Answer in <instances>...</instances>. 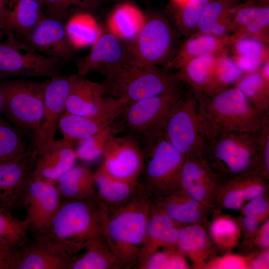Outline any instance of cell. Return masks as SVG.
<instances>
[{"mask_svg": "<svg viewBox=\"0 0 269 269\" xmlns=\"http://www.w3.org/2000/svg\"><path fill=\"white\" fill-rule=\"evenodd\" d=\"M89 200L61 202L48 229L37 239L74 255L97 238L104 236L105 211Z\"/></svg>", "mask_w": 269, "mask_h": 269, "instance_id": "cell-1", "label": "cell"}, {"mask_svg": "<svg viewBox=\"0 0 269 269\" xmlns=\"http://www.w3.org/2000/svg\"><path fill=\"white\" fill-rule=\"evenodd\" d=\"M206 143L220 131L257 134L265 114L232 86L216 93L196 94Z\"/></svg>", "mask_w": 269, "mask_h": 269, "instance_id": "cell-2", "label": "cell"}, {"mask_svg": "<svg viewBox=\"0 0 269 269\" xmlns=\"http://www.w3.org/2000/svg\"><path fill=\"white\" fill-rule=\"evenodd\" d=\"M256 136L254 134L220 131L208 140L203 158L221 183L247 172L260 173Z\"/></svg>", "mask_w": 269, "mask_h": 269, "instance_id": "cell-3", "label": "cell"}, {"mask_svg": "<svg viewBox=\"0 0 269 269\" xmlns=\"http://www.w3.org/2000/svg\"><path fill=\"white\" fill-rule=\"evenodd\" d=\"M46 84L22 79L0 81V109L11 124L31 137L32 144L43 119Z\"/></svg>", "mask_w": 269, "mask_h": 269, "instance_id": "cell-4", "label": "cell"}, {"mask_svg": "<svg viewBox=\"0 0 269 269\" xmlns=\"http://www.w3.org/2000/svg\"><path fill=\"white\" fill-rule=\"evenodd\" d=\"M150 212L146 201L136 199L121 207L110 217L105 213V238L122 263L138 257Z\"/></svg>", "mask_w": 269, "mask_h": 269, "instance_id": "cell-5", "label": "cell"}, {"mask_svg": "<svg viewBox=\"0 0 269 269\" xmlns=\"http://www.w3.org/2000/svg\"><path fill=\"white\" fill-rule=\"evenodd\" d=\"M179 82L176 73L165 68L126 63L102 83L106 93L130 104L163 93Z\"/></svg>", "mask_w": 269, "mask_h": 269, "instance_id": "cell-6", "label": "cell"}, {"mask_svg": "<svg viewBox=\"0 0 269 269\" xmlns=\"http://www.w3.org/2000/svg\"><path fill=\"white\" fill-rule=\"evenodd\" d=\"M182 83L179 82L160 94L128 104L118 118L121 119L120 127L141 141L142 147L147 146L162 135L170 109L183 94Z\"/></svg>", "mask_w": 269, "mask_h": 269, "instance_id": "cell-7", "label": "cell"}, {"mask_svg": "<svg viewBox=\"0 0 269 269\" xmlns=\"http://www.w3.org/2000/svg\"><path fill=\"white\" fill-rule=\"evenodd\" d=\"M161 134L185 157H203L206 145L200 116L197 96L190 89L170 109Z\"/></svg>", "mask_w": 269, "mask_h": 269, "instance_id": "cell-8", "label": "cell"}, {"mask_svg": "<svg viewBox=\"0 0 269 269\" xmlns=\"http://www.w3.org/2000/svg\"><path fill=\"white\" fill-rule=\"evenodd\" d=\"M126 45L127 63L139 66H162L164 68L177 49L174 30L168 20L159 14L146 16L136 36Z\"/></svg>", "mask_w": 269, "mask_h": 269, "instance_id": "cell-9", "label": "cell"}, {"mask_svg": "<svg viewBox=\"0 0 269 269\" xmlns=\"http://www.w3.org/2000/svg\"><path fill=\"white\" fill-rule=\"evenodd\" d=\"M69 76L70 89L65 112L89 118L105 127L113 125L128 103L112 96L105 97L102 83L93 81L77 73Z\"/></svg>", "mask_w": 269, "mask_h": 269, "instance_id": "cell-10", "label": "cell"}, {"mask_svg": "<svg viewBox=\"0 0 269 269\" xmlns=\"http://www.w3.org/2000/svg\"><path fill=\"white\" fill-rule=\"evenodd\" d=\"M146 181L162 196L180 190V176L185 156L160 135L144 148Z\"/></svg>", "mask_w": 269, "mask_h": 269, "instance_id": "cell-11", "label": "cell"}, {"mask_svg": "<svg viewBox=\"0 0 269 269\" xmlns=\"http://www.w3.org/2000/svg\"><path fill=\"white\" fill-rule=\"evenodd\" d=\"M0 41V78L52 77L58 75L61 61L40 54L7 35Z\"/></svg>", "mask_w": 269, "mask_h": 269, "instance_id": "cell-12", "label": "cell"}, {"mask_svg": "<svg viewBox=\"0 0 269 269\" xmlns=\"http://www.w3.org/2000/svg\"><path fill=\"white\" fill-rule=\"evenodd\" d=\"M102 165L111 175L133 186L143 172L145 153L134 135H113L107 142Z\"/></svg>", "mask_w": 269, "mask_h": 269, "instance_id": "cell-13", "label": "cell"}, {"mask_svg": "<svg viewBox=\"0 0 269 269\" xmlns=\"http://www.w3.org/2000/svg\"><path fill=\"white\" fill-rule=\"evenodd\" d=\"M70 85L69 76L57 75L46 81L43 119L39 132L32 143V154L36 158L55 140L60 118L65 112Z\"/></svg>", "mask_w": 269, "mask_h": 269, "instance_id": "cell-14", "label": "cell"}, {"mask_svg": "<svg viewBox=\"0 0 269 269\" xmlns=\"http://www.w3.org/2000/svg\"><path fill=\"white\" fill-rule=\"evenodd\" d=\"M61 202V197L53 183L31 177L23 205L26 210L25 220L37 236L47 230Z\"/></svg>", "mask_w": 269, "mask_h": 269, "instance_id": "cell-15", "label": "cell"}, {"mask_svg": "<svg viewBox=\"0 0 269 269\" xmlns=\"http://www.w3.org/2000/svg\"><path fill=\"white\" fill-rule=\"evenodd\" d=\"M127 45L109 31H103L89 52L77 62V74L98 72L107 78L127 63Z\"/></svg>", "mask_w": 269, "mask_h": 269, "instance_id": "cell-16", "label": "cell"}, {"mask_svg": "<svg viewBox=\"0 0 269 269\" xmlns=\"http://www.w3.org/2000/svg\"><path fill=\"white\" fill-rule=\"evenodd\" d=\"M220 183L203 157H185L180 172V190L208 211L215 208Z\"/></svg>", "mask_w": 269, "mask_h": 269, "instance_id": "cell-17", "label": "cell"}, {"mask_svg": "<svg viewBox=\"0 0 269 269\" xmlns=\"http://www.w3.org/2000/svg\"><path fill=\"white\" fill-rule=\"evenodd\" d=\"M23 42L37 52L61 62L70 59L74 50L64 22L49 16L35 25Z\"/></svg>", "mask_w": 269, "mask_h": 269, "instance_id": "cell-18", "label": "cell"}, {"mask_svg": "<svg viewBox=\"0 0 269 269\" xmlns=\"http://www.w3.org/2000/svg\"><path fill=\"white\" fill-rule=\"evenodd\" d=\"M36 157L32 153L21 159L0 163V208L11 212L23 205Z\"/></svg>", "mask_w": 269, "mask_h": 269, "instance_id": "cell-19", "label": "cell"}, {"mask_svg": "<svg viewBox=\"0 0 269 269\" xmlns=\"http://www.w3.org/2000/svg\"><path fill=\"white\" fill-rule=\"evenodd\" d=\"M267 179L257 171L241 173L220 184L215 208L240 210L252 199L266 194Z\"/></svg>", "mask_w": 269, "mask_h": 269, "instance_id": "cell-20", "label": "cell"}, {"mask_svg": "<svg viewBox=\"0 0 269 269\" xmlns=\"http://www.w3.org/2000/svg\"><path fill=\"white\" fill-rule=\"evenodd\" d=\"M75 144L63 137L55 139L36 157L31 177L53 183L75 164Z\"/></svg>", "mask_w": 269, "mask_h": 269, "instance_id": "cell-21", "label": "cell"}, {"mask_svg": "<svg viewBox=\"0 0 269 269\" xmlns=\"http://www.w3.org/2000/svg\"><path fill=\"white\" fill-rule=\"evenodd\" d=\"M44 17L39 0H8L2 23L6 35L23 42L31 30Z\"/></svg>", "mask_w": 269, "mask_h": 269, "instance_id": "cell-22", "label": "cell"}, {"mask_svg": "<svg viewBox=\"0 0 269 269\" xmlns=\"http://www.w3.org/2000/svg\"><path fill=\"white\" fill-rule=\"evenodd\" d=\"M165 213L158 209L150 212L138 259L140 263L160 248L177 249L179 228Z\"/></svg>", "mask_w": 269, "mask_h": 269, "instance_id": "cell-23", "label": "cell"}, {"mask_svg": "<svg viewBox=\"0 0 269 269\" xmlns=\"http://www.w3.org/2000/svg\"><path fill=\"white\" fill-rule=\"evenodd\" d=\"M233 40L231 34L217 36L210 34L193 33L177 48L165 69L179 70L193 58L207 54H219L228 50Z\"/></svg>", "mask_w": 269, "mask_h": 269, "instance_id": "cell-24", "label": "cell"}, {"mask_svg": "<svg viewBox=\"0 0 269 269\" xmlns=\"http://www.w3.org/2000/svg\"><path fill=\"white\" fill-rule=\"evenodd\" d=\"M268 4L248 2L240 4L232 19V34L249 35L269 43Z\"/></svg>", "mask_w": 269, "mask_h": 269, "instance_id": "cell-25", "label": "cell"}, {"mask_svg": "<svg viewBox=\"0 0 269 269\" xmlns=\"http://www.w3.org/2000/svg\"><path fill=\"white\" fill-rule=\"evenodd\" d=\"M73 259L55 245L37 239L26 246L17 269H67Z\"/></svg>", "mask_w": 269, "mask_h": 269, "instance_id": "cell-26", "label": "cell"}, {"mask_svg": "<svg viewBox=\"0 0 269 269\" xmlns=\"http://www.w3.org/2000/svg\"><path fill=\"white\" fill-rule=\"evenodd\" d=\"M158 208L175 223L202 224L208 210L181 190L161 197Z\"/></svg>", "mask_w": 269, "mask_h": 269, "instance_id": "cell-27", "label": "cell"}, {"mask_svg": "<svg viewBox=\"0 0 269 269\" xmlns=\"http://www.w3.org/2000/svg\"><path fill=\"white\" fill-rule=\"evenodd\" d=\"M53 183L61 198L67 200L91 199L96 189L94 173L81 165L75 164Z\"/></svg>", "mask_w": 269, "mask_h": 269, "instance_id": "cell-28", "label": "cell"}, {"mask_svg": "<svg viewBox=\"0 0 269 269\" xmlns=\"http://www.w3.org/2000/svg\"><path fill=\"white\" fill-rule=\"evenodd\" d=\"M217 55L207 54L190 60L178 70L179 80L196 94H210Z\"/></svg>", "mask_w": 269, "mask_h": 269, "instance_id": "cell-29", "label": "cell"}, {"mask_svg": "<svg viewBox=\"0 0 269 269\" xmlns=\"http://www.w3.org/2000/svg\"><path fill=\"white\" fill-rule=\"evenodd\" d=\"M145 17L134 5L122 3L117 6L109 16L107 24V31L128 44L137 35Z\"/></svg>", "mask_w": 269, "mask_h": 269, "instance_id": "cell-30", "label": "cell"}, {"mask_svg": "<svg viewBox=\"0 0 269 269\" xmlns=\"http://www.w3.org/2000/svg\"><path fill=\"white\" fill-rule=\"evenodd\" d=\"M211 243L202 224H188L179 228L177 249L187 256L196 267H200L211 253Z\"/></svg>", "mask_w": 269, "mask_h": 269, "instance_id": "cell-31", "label": "cell"}, {"mask_svg": "<svg viewBox=\"0 0 269 269\" xmlns=\"http://www.w3.org/2000/svg\"><path fill=\"white\" fill-rule=\"evenodd\" d=\"M104 236L88 243L84 253L73 259L69 269H114L122 263L104 240Z\"/></svg>", "mask_w": 269, "mask_h": 269, "instance_id": "cell-32", "label": "cell"}, {"mask_svg": "<svg viewBox=\"0 0 269 269\" xmlns=\"http://www.w3.org/2000/svg\"><path fill=\"white\" fill-rule=\"evenodd\" d=\"M65 26L74 49L92 46L104 31L96 19L86 11L74 14Z\"/></svg>", "mask_w": 269, "mask_h": 269, "instance_id": "cell-33", "label": "cell"}, {"mask_svg": "<svg viewBox=\"0 0 269 269\" xmlns=\"http://www.w3.org/2000/svg\"><path fill=\"white\" fill-rule=\"evenodd\" d=\"M25 135L0 116V163L18 160L32 153Z\"/></svg>", "mask_w": 269, "mask_h": 269, "instance_id": "cell-34", "label": "cell"}, {"mask_svg": "<svg viewBox=\"0 0 269 269\" xmlns=\"http://www.w3.org/2000/svg\"><path fill=\"white\" fill-rule=\"evenodd\" d=\"M233 86L239 88L257 109L269 112V80L263 77L260 69L244 73Z\"/></svg>", "mask_w": 269, "mask_h": 269, "instance_id": "cell-35", "label": "cell"}, {"mask_svg": "<svg viewBox=\"0 0 269 269\" xmlns=\"http://www.w3.org/2000/svg\"><path fill=\"white\" fill-rule=\"evenodd\" d=\"M105 127L89 118L64 112L60 118L58 129L63 138L76 144Z\"/></svg>", "mask_w": 269, "mask_h": 269, "instance_id": "cell-36", "label": "cell"}, {"mask_svg": "<svg viewBox=\"0 0 269 269\" xmlns=\"http://www.w3.org/2000/svg\"><path fill=\"white\" fill-rule=\"evenodd\" d=\"M94 175L96 188L103 200L113 204L122 203L131 196L134 186L111 175L102 164Z\"/></svg>", "mask_w": 269, "mask_h": 269, "instance_id": "cell-37", "label": "cell"}, {"mask_svg": "<svg viewBox=\"0 0 269 269\" xmlns=\"http://www.w3.org/2000/svg\"><path fill=\"white\" fill-rule=\"evenodd\" d=\"M241 233L240 223L228 215L216 216L209 227L212 242L222 250L228 251L236 247L239 242Z\"/></svg>", "mask_w": 269, "mask_h": 269, "instance_id": "cell-38", "label": "cell"}, {"mask_svg": "<svg viewBox=\"0 0 269 269\" xmlns=\"http://www.w3.org/2000/svg\"><path fill=\"white\" fill-rule=\"evenodd\" d=\"M239 5L229 0H211L205 6L193 33L211 34L219 22L233 16Z\"/></svg>", "mask_w": 269, "mask_h": 269, "instance_id": "cell-39", "label": "cell"}, {"mask_svg": "<svg viewBox=\"0 0 269 269\" xmlns=\"http://www.w3.org/2000/svg\"><path fill=\"white\" fill-rule=\"evenodd\" d=\"M245 73L239 67L227 50L217 56L211 92L216 93L233 86Z\"/></svg>", "mask_w": 269, "mask_h": 269, "instance_id": "cell-40", "label": "cell"}, {"mask_svg": "<svg viewBox=\"0 0 269 269\" xmlns=\"http://www.w3.org/2000/svg\"><path fill=\"white\" fill-rule=\"evenodd\" d=\"M29 228L25 219H18L11 212L0 208V241L14 247L24 248L27 245Z\"/></svg>", "mask_w": 269, "mask_h": 269, "instance_id": "cell-41", "label": "cell"}, {"mask_svg": "<svg viewBox=\"0 0 269 269\" xmlns=\"http://www.w3.org/2000/svg\"><path fill=\"white\" fill-rule=\"evenodd\" d=\"M118 132L116 126L113 124L78 141L75 147L77 158L86 162L97 160L102 156L104 147L110 138Z\"/></svg>", "mask_w": 269, "mask_h": 269, "instance_id": "cell-42", "label": "cell"}, {"mask_svg": "<svg viewBox=\"0 0 269 269\" xmlns=\"http://www.w3.org/2000/svg\"><path fill=\"white\" fill-rule=\"evenodd\" d=\"M211 0H190L175 6L174 21L179 31L185 36L192 34L206 5Z\"/></svg>", "mask_w": 269, "mask_h": 269, "instance_id": "cell-43", "label": "cell"}, {"mask_svg": "<svg viewBox=\"0 0 269 269\" xmlns=\"http://www.w3.org/2000/svg\"><path fill=\"white\" fill-rule=\"evenodd\" d=\"M141 269H187L189 268L185 255L176 249L155 252L140 263Z\"/></svg>", "mask_w": 269, "mask_h": 269, "instance_id": "cell-44", "label": "cell"}, {"mask_svg": "<svg viewBox=\"0 0 269 269\" xmlns=\"http://www.w3.org/2000/svg\"><path fill=\"white\" fill-rule=\"evenodd\" d=\"M45 7L49 17L62 22L74 9L87 11L93 10L99 4L100 0H39Z\"/></svg>", "mask_w": 269, "mask_h": 269, "instance_id": "cell-45", "label": "cell"}, {"mask_svg": "<svg viewBox=\"0 0 269 269\" xmlns=\"http://www.w3.org/2000/svg\"><path fill=\"white\" fill-rule=\"evenodd\" d=\"M233 56H241L265 62L269 59V46L266 42L249 35L235 36L232 34Z\"/></svg>", "mask_w": 269, "mask_h": 269, "instance_id": "cell-46", "label": "cell"}, {"mask_svg": "<svg viewBox=\"0 0 269 269\" xmlns=\"http://www.w3.org/2000/svg\"><path fill=\"white\" fill-rule=\"evenodd\" d=\"M257 149L260 173L266 179L269 177V112L264 118L257 134Z\"/></svg>", "mask_w": 269, "mask_h": 269, "instance_id": "cell-47", "label": "cell"}, {"mask_svg": "<svg viewBox=\"0 0 269 269\" xmlns=\"http://www.w3.org/2000/svg\"><path fill=\"white\" fill-rule=\"evenodd\" d=\"M251 257L227 253L204 263L200 267L210 269H250Z\"/></svg>", "mask_w": 269, "mask_h": 269, "instance_id": "cell-48", "label": "cell"}, {"mask_svg": "<svg viewBox=\"0 0 269 269\" xmlns=\"http://www.w3.org/2000/svg\"><path fill=\"white\" fill-rule=\"evenodd\" d=\"M240 210L242 215L253 216L263 222L267 219L269 213L267 195L265 194L252 199L246 203Z\"/></svg>", "mask_w": 269, "mask_h": 269, "instance_id": "cell-49", "label": "cell"}, {"mask_svg": "<svg viewBox=\"0 0 269 269\" xmlns=\"http://www.w3.org/2000/svg\"><path fill=\"white\" fill-rule=\"evenodd\" d=\"M24 248H17L0 241V269H17Z\"/></svg>", "mask_w": 269, "mask_h": 269, "instance_id": "cell-50", "label": "cell"}, {"mask_svg": "<svg viewBox=\"0 0 269 269\" xmlns=\"http://www.w3.org/2000/svg\"><path fill=\"white\" fill-rule=\"evenodd\" d=\"M239 223L246 237L251 238L255 236L262 222L254 216L243 215Z\"/></svg>", "mask_w": 269, "mask_h": 269, "instance_id": "cell-51", "label": "cell"}, {"mask_svg": "<svg viewBox=\"0 0 269 269\" xmlns=\"http://www.w3.org/2000/svg\"><path fill=\"white\" fill-rule=\"evenodd\" d=\"M255 238L256 244L262 250L269 248V220L267 219L261 225Z\"/></svg>", "mask_w": 269, "mask_h": 269, "instance_id": "cell-52", "label": "cell"}, {"mask_svg": "<svg viewBox=\"0 0 269 269\" xmlns=\"http://www.w3.org/2000/svg\"><path fill=\"white\" fill-rule=\"evenodd\" d=\"M250 269H267L269 268V249L262 250L257 255L252 256L249 262Z\"/></svg>", "mask_w": 269, "mask_h": 269, "instance_id": "cell-53", "label": "cell"}, {"mask_svg": "<svg viewBox=\"0 0 269 269\" xmlns=\"http://www.w3.org/2000/svg\"><path fill=\"white\" fill-rule=\"evenodd\" d=\"M8 0H0V22L2 24L3 14Z\"/></svg>", "mask_w": 269, "mask_h": 269, "instance_id": "cell-54", "label": "cell"}, {"mask_svg": "<svg viewBox=\"0 0 269 269\" xmlns=\"http://www.w3.org/2000/svg\"><path fill=\"white\" fill-rule=\"evenodd\" d=\"M175 6H181L190 0H171Z\"/></svg>", "mask_w": 269, "mask_h": 269, "instance_id": "cell-55", "label": "cell"}, {"mask_svg": "<svg viewBox=\"0 0 269 269\" xmlns=\"http://www.w3.org/2000/svg\"><path fill=\"white\" fill-rule=\"evenodd\" d=\"M6 31L3 25L0 22V40L6 36Z\"/></svg>", "mask_w": 269, "mask_h": 269, "instance_id": "cell-56", "label": "cell"}, {"mask_svg": "<svg viewBox=\"0 0 269 269\" xmlns=\"http://www.w3.org/2000/svg\"><path fill=\"white\" fill-rule=\"evenodd\" d=\"M261 2L264 4H268L269 0H261Z\"/></svg>", "mask_w": 269, "mask_h": 269, "instance_id": "cell-57", "label": "cell"}, {"mask_svg": "<svg viewBox=\"0 0 269 269\" xmlns=\"http://www.w3.org/2000/svg\"><path fill=\"white\" fill-rule=\"evenodd\" d=\"M229 0L233 1H235V2H238V0Z\"/></svg>", "mask_w": 269, "mask_h": 269, "instance_id": "cell-58", "label": "cell"}, {"mask_svg": "<svg viewBox=\"0 0 269 269\" xmlns=\"http://www.w3.org/2000/svg\"></svg>", "mask_w": 269, "mask_h": 269, "instance_id": "cell-59", "label": "cell"}]
</instances>
